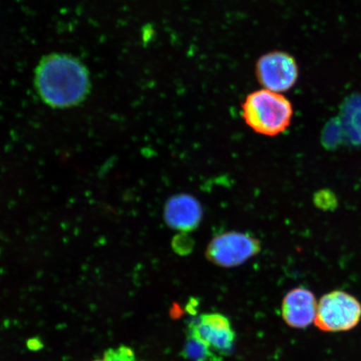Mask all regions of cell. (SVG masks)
<instances>
[{
	"label": "cell",
	"mask_w": 361,
	"mask_h": 361,
	"mask_svg": "<svg viewBox=\"0 0 361 361\" xmlns=\"http://www.w3.org/2000/svg\"><path fill=\"white\" fill-rule=\"evenodd\" d=\"M35 85L42 100L55 109L80 105L90 90L89 71L71 56L51 54L35 70Z\"/></svg>",
	"instance_id": "obj_1"
},
{
	"label": "cell",
	"mask_w": 361,
	"mask_h": 361,
	"mask_svg": "<svg viewBox=\"0 0 361 361\" xmlns=\"http://www.w3.org/2000/svg\"><path fill=\"white\" fill-rule=\"evenodd\" d=\"M293 115L292 103L282 93L262 88L248 94L242 104V116L255 133L276 137L288 128Z\"/></svg>",
	"instance_id": "obj_2"
},
{
	"label": "cell",
	"mask_w": 361,
	"mask_h": 361,
	"mask_svg": "<svg viewBox=\"0 0 361 361\" xmlns=\"http://www.w3.org/2000/svg\"><path fill=\"white\" fill-rule=\"evenodd\" d=\"M360 319L359 300L349 293L334 290L320 299L314 324L324 332H345L357 326Z\"/></svg>",
	"instance_id": "obj_3"
},
{
	"label": "cell",
	"mask_w": 361,
	"mask_h": 361,
	"mask_svg": "<svg viewBox=\"0 0 361 361\" xmlns=\"http://www.w3.org/2000/svg\"><path fill=\"white\" fill-rule=\"evenodd\" d=\"M259 239L252 234L229 231L216 235L207 247L206 258L219 267H238L258 255Z\"/></svg>",
	"instance_id": "obj_4"
},
{
	"label": "cell",
	"mask_w": 361,
	"mask_h": 361,
	"mask_svg": "<svg viewBox=\"0 0 361 361\" xmlns=\"http://www.w3.org/2000/svg\"><path fill=\"white\" fill-rule=\"evenodd\" d=\"M255 75L262 87L284 93L295 87L299 79V66L287 52L274 51L264 54L256 62Z\"/></svg>",
	"instance_id": "obj_5"
},
{
	"label": "cell",
	"mask_w": 361,
	"mask_h": 361,
	"mask_svg": "<svg viewBox=\"0 0 361 361\" xmlns=\"http://www.w3.org/2000/svg\"><path fill=\"white\" fill-rule=\"evenodd\" d=\"M188 334L221 356L228 355L236 341L229 319L219 313L200 314L189 324Z\"/></svg>",
	"instance_id": "obj_6"
},
{
	"label": "cell",
	"mask_w": 361,
	"mask_h": 361,
	"mask_svg": "<svg viewBox=\"0 0 361 361\" xmlns=\"http://www.w3.org/2000/svg\"><path fill=\"white\" fill-rule=\"evenodd\" d=\"M202 207L195 197L188 193H178L166 202L164 209L165 223L180 233H190L202 222Z\"/></svg>",
	"instance_id": "obj_7"
},
{
	"label": "cell",
	"mask_w": 361,
	"mask_h": 361,
	"mask_svg": "<svg viewBox=\"0 0 361 361\" xmlns=\"http://www.w3.org/2000/svg\"><path fill=\"white\" fill-rule=\"evenodd\" d=\"M318 303L308 288H293L282 302V317L288 326L305 329L314 323Z\"/></svg>",
	"instance_id": "obj_8"
},
{
	"label": "cell",
	"mask_w": 361,
	"mask_h": 361,
	"mask_svg": "<svg viewBox=\"0 0 361 361\" xmlns=\"http://www.w3.org/2000/svg\"><path fill=\"white\" fill-rule=\"evenodd\" d=\"M180 354L183 357L191 361H222V356L189 334Z\"/></svg>",
	"instance_id": "obj_9"
},
{
	"label": "cell",
	"mask_w": 361,
	"mask_h": 361,
	"mask_svg": "<svg viewBox=\"0 0 361 361\" xmlns=\"http://www.w3.org/2000/svg\"><path fill=\"white\" fill-rule=\"evenodd\" d=\"M102 361H139L135 352L128 346L121 345L118 348H111L105 351Z\"/></svg>",
	"instance_id": "obj_10"
},
{
	"label": "cell",
	"mask_w": 361,
	"mask_h": 361,
	"mask_svg": "<svg viewBox=\"0 0 361 361\" xmlns=\"http://www.w3.org/2000/svg\"><path fill=\"white\" fill-rule=\"evenodd\" d=\"M171 245L179 255H187L193 250L194 240L188 233H180L173 238Z\"/></svg>",
	"instance_id": "obj_11"
},
{
	"label": "cell",
	"mask_w": 361,
	"mask_h": 361,
	"mask_svg": "<svg viewBox=\"0 0 361 361\" xmlns=\"http://www.w3.org/2000/svg\"><path fill=\"white\" fill-rule=\"evenodd\" d=\"M99 361V360H98Z\"/></svg>",
	"instance_id": "obj_12"
}]
</instances>
